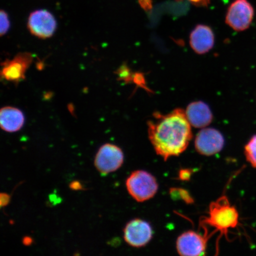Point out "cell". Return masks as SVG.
<instances>
[{
  "instance_id": "obj_8",
  "label": "cell",
  "mask_w": 256,
  "mask_h": 256,
  "mask_svg": "<svg viewBox=\"0 0 256 256\" xmlns=\"http://www.w3.org/2000/svg\"><path fill=\"white\" fill-rule=\"evenodd\" d=\"M56 18L46 10L32 12L28 18V30L34 36L40 39L52 37L56 30Z\"/></svg>"
},
{
  "instance_id": "obj_22",
  "label": "cell",
  "mask_w": 256,
  "mask_h": 256,
  "mask_svg": "<svg viewBox=\"0 0 256 256\" xmlns=\"http://www.w3.org/2000/svg\"><path fill=\"white\" fill-rule=\"evenodd\" d=\"M22 242H23V244L26 246H30L33 242V239H32L30 236H24L22 240Z\"/></svg>"
},
{
  "instance_id": "obj_7",
  "label": "cell",
  "mask_w": 256,
  "mask_h": 256,
  "mask_svg": "<svg viewBox=\"0 0 256 256\" xmlns=\"http://www.w3.org/2000/svg\"><path fill=\"white\" fill-rule=\"evenodd\" d=\"M225 140L222 134L214 128H204L197 134L194 140L196 152L204 156L216 154L223 149Z\"/></svg>"
},
{
  "instance_id": "obj_17",
  "label": "cell",
  "mask_w": 256,
  "mask_h": 256,
  "mask_svg": "<svg viewBox=\"0 0 256 256\" xmlns=\"http://www.w3.org/2000/svg\"><path fill=\"white\" fill-rule=\"evenodd\" d=\"M174 190L177 192L179 194L178 196H180L181 199L184 200L186 203L191 204L194 202L193 199H192L190 195L186 190H182V188H174Z\"/></svg>"
},
{
  "instance_id": "obj_20",
  "label": "cell",
  "mask_w": 256,
  "mask_h": 256,
  "mask_svg": "<svg viewBox=\"0 0 256 256\" xmlns=\"http://www.w3.org/2000/svg\"><path fill=\"white\" fill-rule=\"evenodd\" d=\"M70 188L73 190H83L82 186L78 181L72 182L70 184Z\"/></svg>"
},
{
  "instance_id": "obj_12",
  "label": "cell",
  "mask_w": 256,
  "mask_h": 256,
  "mask_svg": "<svg viewBox=\"0 0 256 256\" xmlns=\"http://www.w3.org/2000/svg\"><path fill=\"white\" fill-rule=\"evenodd\" d=\"M185 113L191 126L196 128H206L213 120L209 106L202 101L192 102L188 104Z\"/></svg>"
},
{
  "instance_id": "obj_3",
  "label": "cell",
  "mask_w": 256,
  "mask_h": 256,
  "mask_svg": "<svg viewBox=\"0 0 256 256\" xmlns=\"http://www.w3.org/2000/svg\"><path fill=\"white\" fill-rule=\"evenodd\" d=\"M126 187L128 193L138 202L151 200L158 190L154 176L144 170L132 172L127 178Z\"/></svg>"
},
{
  "instance_id": "obj_9",
  "label": "cell",
  "mask_w": 256,
  "mask_h": 256,
  "mask_svg": "<svg viewBox=\"0 0 256 256\" xmlns=\"http://www.w3.org/2000/svg\"><path fill=\"white\" fill-rule=\"evenodd\" d=\"M152 228L148 222L140 219L131 220L124 230V241L131 247H144L151 241Z\"/></svg>"
},
{
  "instance_id": "obj_10",
  "label": "cell",
  "mask_w": 256,
  "mask_h": 256,
  "mask_svg": "<svg viewBox=\"0 0 256 256\" xmlns=\"http://www.w3.org/2000/svg\"><path fill=\"white\" fill-rule=\"evenodd\" d=\"M210 236L207 234L202 236L200 233L188 231L178 236L176 242V249L182 256H200L206 252L207 242Z\"/></svg>"
},
{
  "instance_id": "obj_15",
  "label": "cell",
  "mask_w": 256,
  "mask_h": 256,
  "mask_svg": "<svg viewBox=\"0 0 256 256\" xmlns=\"http://www.w3.org/2000/svg\"><path fill=\"white\" fill-rule=\"evenodd\" d=\"M0 34L1 36H4L8 33L10 27V22L9 18L7 12L2 10L0 12Z\"/></svg>"
},
{
  "instance_id": "obj_6",
  "label": "cell",
  "mask_w": 256,
  "mask_h": 256,
  "mask_svg": "<svg viewBox=\"0 0 256 256\" xmlns=\"http://www.w3.org/2000/svg\"><path fill=\"white\" fill-rule=\"evenodd\" d=\"M33 56L30 52H20L10 60L2 64L1 76L6 81L18 84L25 79L26 72L30 68Z\"/></svg>"
},
{
  "instance_id": "obj_13",
  "label": "cell",
  "mask_w": 256,
  "mask_h": 256,
  "mask_svg": "<svg viewBox=\"0 0 256 256\" xmlns=\"http://www.w3.org/2000/svg\"><path fill=\"white\" fill-rule=\"evenodd\" d=\"M24 121L23 112L18 108L6 106L0 111V126L5 132H18L23 128Z\"/></svg>"
},
{
  "instance_id": "obj_1",
  "label": "cell",
  "mask_w": 256,
  "mask_h": 256,
  "mask_svg": "<svg viewBox=\"0 0 256 256\" xmlns=\"http://www.w3.org/2000/svg\"><path fill=\"white\" fill-rule=\"evenodd\" d=\"M147 126L150 142L156 154L164 161L182 154L193 136L191 124L182 108L166 114L156 112Z\"/></svg>"
},
{
  "instance_id": "obj_14",
  "label": "cell",
  "mask_w": 256,
  "mask_h": 256,
  "mask_svg": "<svg viewBox=\"0 0 256 256\" xmlns=\"http://www.w3.org/2000/svg\"><path fill=\"white\" fill-rule=\"evenodd\" d=\"M246 160L252 168H256V135L252 136L244 147Z\"/></svg>"
},
{
  "instance_id": "obj_11",
  "label": "cell",
  "mask_w": 256,
  "mask_h": 256,
  "mask_svg": "<svg viewBox=\"0 0 256 256\" xmlns=\"http://www.w3.org/2000/svg\"><path fill=\"white\" fill-rule=\"evenodd\" d=\"M190 42L194 52L202 55L212 49L215 44V36L210 28L199 24L192 31Z\"/></svg>"
},
{
  "instance_id": "obj_16",
  "label": "cell",
  "mask_w": 256,
  "mask_h": 256,
  "mask_svg": "<svg viewBox=\"0 0 256 256\" xmlns=\"http://www.w3.org/2000/svg\"><path fill=\"white\" fill-rule=\"evenodd\" d=\"M115 74L118 76L119 80H124L126 82H130L132 80V73L126 65L122 66Z\"/></svg>"
},
{
  "instance_id": "obj_2",
  "label": "cell",
  "mask_w": 256,
  "mask_h": 256,
  "mask_svg": "<svg viewBox=\"0 0 256 256\" xmlns=\"http://www.w3.org/2000/svg\"><path fill=\"white\" fill-rule=\"evenodd\" d=\"M200 223L213 227L215 232H220V238L222 236L227 238L229 230L238 225L239 214L228 198L222 196L210 204L208 216L204 217Z\"/></svg>"
},
{
  "instance_id": "obj_4",
  "label": "cell",
  "mask_w": 256,
  "mask_h": 256,
  "mask_svg": "<svg viewBox=\"0 0 256 256\" xmlns=\"http://www.w3.org/2000/svg\"><path fill=\"white\" fill-rule=\"evenodd\" d=\"M124 162V155L120 147L112 144H105L96 154L94 166L102 174L116 172Z\"/></svg>"
},
{
  "instance_id": "obj_21",
  "label": "cell",
  "mask_w": 256,
  "mask_h": 256,
  "mask_svg": "<svg viewBox=\"0 0 256 256\" xmlns=\"http://www.w3.org/2000/svg\"><path fill=\"white\" fill-rule=\"evenodd\" d=\"M195 6H206L210 3V0H190Z\"/></svg>"
},
{
  "instance_id": "obj_18",
  "label": "cell",
  "mask_w": 256,
  "mask_h": 256,
  "mask_svg": "<svg viewBox=\"0 0 256 256\" xmlns=\"http://www.w3.org/2000/svg\"><path fill=\"white\" fill-rule=\"evenodd\" d=\"M193 172V170L188 168L181 169L178 172V179L182 181H188L190 180Z\"/></svg>"
},
{
  "instance_id": "obj_5",
  "label": "cell",
  "mask_w": 256,
  "mask_h": 256,
  "mask_svg": "<svg viewBox=\"0 0 256 256\" xmlns=\"http://www.w3.org/2000/svg\"><path fill=\"white\" fill-rule=\"evenodd\" d=\"M254 17V10L248 0H236L228 8L226 15V24L233 30H247Z\"/></svg>"
},
{
  "instance_id": "obj_19",
  "label": "cell",
  "mask_w": 256,
  "mask_h": 256,
  "mask_svg": "<svg viewBox=\"0 0 256 256\" xmlns=\"http://www.w3.org/2000/svg\"><path fill=\"white\" fill-rule=\"evenodd\" d=\"M0 198H1V206H7L10 200V195L7 194H1Z\"/></svg>"
}]
</instances>
